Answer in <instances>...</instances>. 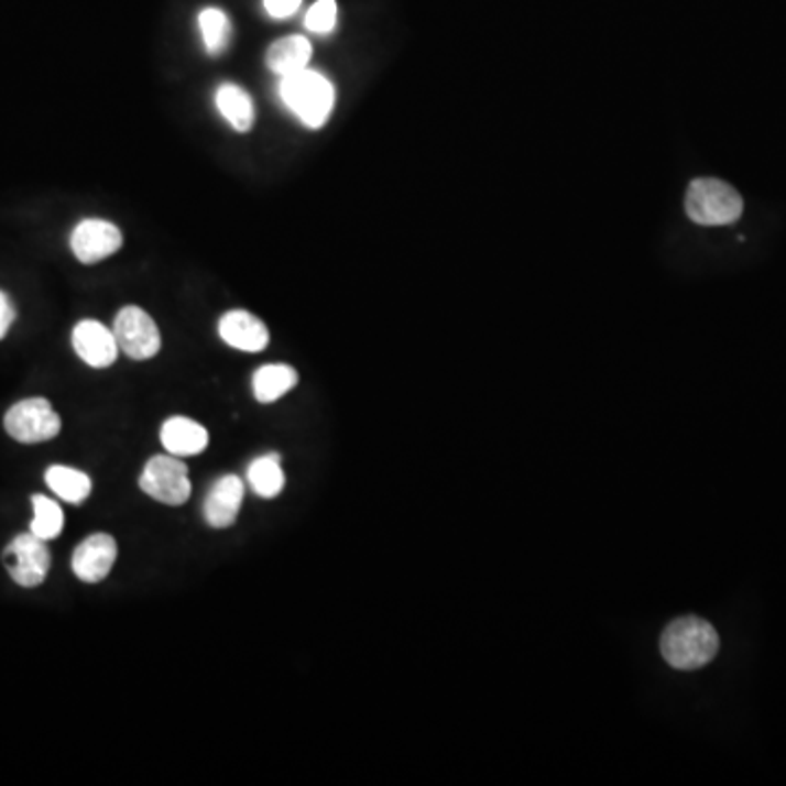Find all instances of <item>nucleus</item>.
Listing matches in <instances>:
<instances>
[{"mask_svg":"<svg viewBox=\"0 0 786 786\" xmlns=\"http://www.w3.org/2000/svg\"><path fill=\"white\" fill-rule=\"evenodd\" d=\"M197 22H199V31H201L206 51L212 55L223 53L230 42V18L221 9L208 7L199 13Z\"/></svg>","mask_w":786,"mask_h":786,"instance_id":"obj_19","label":"nucleus"},{"mask_svg":"<svg viewBox=\"0 0 786 786\" xmlns=\"http://www.w3.org/2000/svg\"><path fill=\"white\" fill-rule=\"evenodd\" d=\"M248 481L252 490L262 499H275L284 490V472L280 466V455L259 457L248 470Z\"/></svg>","mask_w":786,"mask_h":786,"instance_id":"obj_18","label":"nucleus"},{"mask_svg":"<svg viewBox=\"0 0 786 786\" xmlns=\"http://www.w3.org/2000/svg\"><path fill=\"white\" fill-rule=\"evenodd\" d=\"M262 4L271 18L284 20V18H291L299 9L302 0H264Z\"/></svg>","mask_w":786,"mask_h":786,"instance_id":"obj_22","label":"nucleus"},{"mask_svg":"<svg viewBox=\"0 0 786 786\" xmlns=\"http://www.w3.org/2000/svg\"><path fill=\"white\" fill-rule=\"evenodd\" d=\"M119 350H123L133 361L153 359L160 352L162 339L157 324L138 306H125L112 328Z\"/></svg>","mask_w":786,"mask_h":786,"instance_id":"obj_7","label":"nucleus"},{"mask_svg":"<svg viewBox=\"0 0 786 786\" xmlns=\"http://www.w3.org/2000/svg\"><path fill=\"white\" fill-rule=\"evenodd\" d=\"M280 97L284 106L310 130H319L332 114L335 86L315 70H299L280 79Z\"/></svg>","mask_w":786,"mask_h":786,"instance_id":"obj_2","label":"nucleus"},{"mask_svg":"<svg viewBox=\"0 0 786 786\" xmlns=\"http://www.w3.org/2000/svg\"><path fill=\"white\" fill-rule=\"evenodd\" d=\"M4 430L20 444H40L57 437L62 419L48 400L29 397L7 411Z\"/></svg>","mask_w":786,"mask_h":786,"instance_id":"obj_5","label":"nucleus"},{"mask_svg":"<svg viewBox=\"0 0 786 786\" xmlns=\"http://www.w3.org/2000/svg\"><path fill=\"white\" fill-rule=\"evenodd\" d=\"M221 339L241 352H262L269 346V330L248 310H230L219 321Z\"/></svg>","mask_w":786,"mask_h":786,"instance_id":"obj_12","label":"nucleus"},{"mask_svg":"<svg viewBox=\"0 0 786 786\" xmlns=\"http://www.w3.org/2000/svg\"><path fill=\"white\" fill-rule=\"evenodd\" d=\"M162 446L168 450V455L175 457H193L199 455L208 448V430L188 417H171L162 424L160 430Z\"/></svg>","mask_w":786,"mask_h":786,"instance_id":"obj_13","label":"nucleus"},{"mask_svg":"<svg viewBox=\"0 0 786 786\" xmlns=\"http://www.w3.org/2000/svg\"><path fill=\"white\" fill-rule=\"evenodd\" d=\"M2 559L11 579L22 588L40 586L51 568V553L46 548V542L33 533H22L13 537L11 544L4 548Z\"/></svg>","mask_w":786,"mask_h":786,"instance_id":"obj_6","label":"nucleus"},{"mask_svg":"<svg viewBox=\"0 0 786 786\" xmlns=\"http://www.w3.org/2000/svg\"><path fill=\"white\" fill-rule=\"evenodd\" d=\"M13 317H15L13 306H11V302L7 299V295L0 291V339H2V337L7 335V330L11 328Z\"/></svg>","mask_w":786,"mask_h":786,"instance_id":"obj_23","label":"nucleus"},{"mask_svg":"<svg viewBox=\"0 0 786 786\" xmlns=\"http://www.w3.org/2000/svg\"><path fill=\"white\" fill-rule=\"evenodd\" d=\"M659 652L673 668L697 670L714 659L719 652V636L708 621L684 616L662 632Z\"/></svg>","mask_w":786,"mask_h":786,"instance_id":"obj_1","label":"nucleus"},{"mask_svg":"<svg viewBox=\"0 0 786 786\" xmlns=\"http://www.w3.org/2000/svg\"><path fill=\"white\" fill-rule=\"evenodd\" d=\"M306 29L317 33V35H326L330 31H335L337 26V2L335 0H317L304 20Z\"/></svg>","mask_w":786,"mask_h":786,"instance_id":"obj_21","label":"nucleus"},{"mask_svg":"<svg viewBox=\"0 0 786 786\" xmlns=\"http://www.w3.org/2000/svg\"><path fill=\"white\" fill-rule=\"evenodd\" d=\"M73 348L84 363L97 370L110 368L119 357V343L114 332L95 319H86L75 326Z\"/></svg>","mask_w":786,"mask_h":786,"instance_id":"obj_9","label":"nucleus"},{"mask_svg":"<svg viewBox=\"0 0 786 786\" xmlns=\"http://www.w3.org/2000/svg\"><path fill=\"white\" fill-rule=\"evenodd\" d=\"M310 57H313V46L304 35H286L282 40H275L266 48L264 62H266L269 70L284 77V75L306 70Z\"/></svg>","mask_w":786,"mask_h":786,"instance_id":"obj_14","label":"nucleus"},{"mask_svg":"<svg viewBox=\"0 0 786 786\" xmlns=\"http://www.w3.org/2000/svg\"><path fill=\"white\" fill-rule=\"evenodd\" d=\"M123 245V232L103 219H86L81 221L73 237H70V250L75 259L84 264H95V262L110 259L117 254Z\"/></svg>","mask_w":786,"mask_h":786,"instance_id":"obj_8","label":"nucleus"},{"mask_svg":"<svg viewBox=\"0 0 786 786\" xmlns=\"http://www.w3.org/2000/svg\"><path fill=\"white\" fill-rule=\"evenodd\" d=\"M215 103L219 114L237 131H250L254 125V103L252 97L234 86V84H223L219 86L215 95Z\"/></svg>","mask_w":786,"mask_h":786,"instance_id":"obj_15","label":"nucleus"},{"mask_svg":"<svg viewBox=\"0 0 786 786\" xmlns=\"http://www.w3.org/2000/svg\"><path fill=\"white\" fill-rule=\"evenodd\" d=\"M245 496V485L239 477L228 474L215 483L210 490L206 505H204V516L206 523L215 528H228L237 523L241 505Z\"/></svg>","mask_w":786,"mask_h":786,"instance_id":"obj_11","label":"nucleus"},{"mask_svg":"<svg viewBox=\"0 0 786 786\" xmlns=\"http://www.w3.org/2000/svg\"><path fill=\"white\" fill-rule=\"evenodd\" d=\"M117 542L108 533H95L84 539L73 555V570L86 583L103 581L117 561Z\"/></svg>","mask_w":786,"mask_h":786,"instance_id":"obj_10","label":"nucleus"},{"mask_svg":"<svg viewBox=\"0 0 786 786\" xmlns=\"http://www.w3.org/2000/svg\"><path fill=\"white\" fill-rule=\"evenodd\" d=\"M254 395L262 404L275 402L297 385V372L288 365H264L254 374Z\"/></svg>","mask_w":786,"mask_h":786,"instance_id":"obj_17","label":"nucleus"},{"mask_svg":"<svg viewBox=\"0 0 786 786\" xmlns=\"http://www.w3.org/2000/svg\"><path fill=\"white\" fill-rule=\"evenodd\" d=\"M46 485L66 503L79 505L90 496L92 483L88 474L66 468V466H53L46 470Z\"/></svg>","mask_w":786,"mask_h":786,"instance_id":"obj_16","label":"nucleus"},{"mask_svg":"<svg viewBox=\"0 0 786 786\" xmlns=\"http://www.w3.org/2000/svg\"><path fill=\"white\" fill-rule=\"evenodd\" d=\"M62 528H64L62 507L46 496H33L31 533L37 535L40 539L48 542V539H55L62 533Z\"/></svg>","mask_w":786,"mask_h":786,"instance_id":"obj_20","label":"nucleus"},{"mask_svg":"<svg viewBox=\"0 0 786 786\" xmlns=\"http://www.w3.org/2000/svg\"><path fill=\"white\" fill-rule=\"evenodd\" d=\"M686 212L699 226H730L743 215V197L721 179H695L686 193Z\"/></svg>","mask_w":786,"mask_h":786,"instance_id":"obj_3","label":"nucleus"},{"mask_svg":"<svg viewBox=\"0 0 786 786\" xmlns=\"http://www.w3.org/2000/svg\"><path fill=\"white\" fill-rule=\"evenodd\" d=\"M140 490L157 503L173 507L184 505L193 492L188 468L175 459V455H157L144 466Z\"/></svg>","mask_w":786,"mask_h":786,"instance_id":"obj_4","label":"nucleus"}]
</instances>
